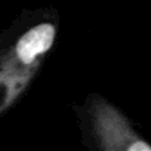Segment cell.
I'll use <instances>...</instances> for the list:
<instances>
[{
    "instance_id": "cell-1",
    "label": "cell",
    "mask_w": 151,
    "mask_h": 151,
    "mask_svg": "<svg viewBox=\"0 0 151 151\" xmlns=\"http://www.w3.org/2000/svg\"><path fill=\"white\" fill-rule=\"evenodd\" d=\"M55 36L53 24L34 25L0 56V114L15 102L34 77L43 55L55 42Z\"/></svg>"
},
{
    "instance_id": "cell-2",
    "label": "cell",
    "mask_w": 151,
    "mask_h": 151,
    "mask_svg": "<svg viewBox=\"0 0 151 151\" xmlns=\"http://www.w3.org/2000/svg\"><path fill=\"white\" fill-rule=\"evenodd\" d=\"M93 120L96 132L107 150L151 151V144L136 135L127 120L108 102L93 105Z\"/></svg>"
}]
</instances>
